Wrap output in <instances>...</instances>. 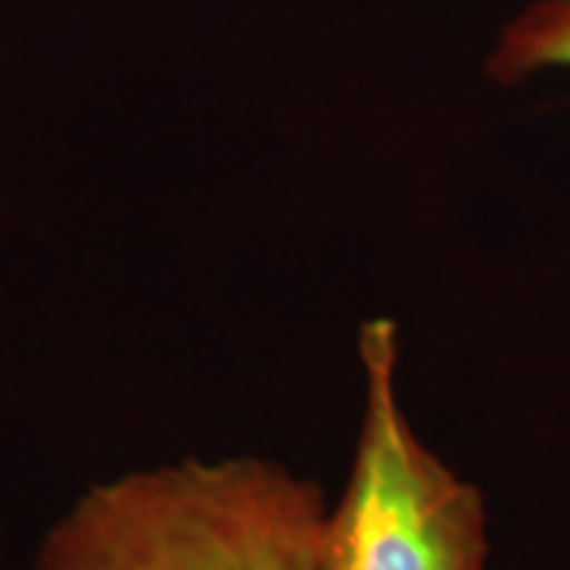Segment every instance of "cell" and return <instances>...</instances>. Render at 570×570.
I'll return each mask as SVG.
<instances>
[{
  "instance_id": "obj_1",
  "label": "cell",
  "mask_w": 570,
  "mask_h": 570,
  "mask_svg": "<svg viewBox=\"0 0 570 570\" xmlns=\"http://www.w3.org/2000/svg\"><path fill=\"white\" fill-rule=\"evenodd\" d=\"M326 510L279 463L184 460L86 491L32 570H324Z\"/></svg>"
},
{
  "instance_id": "obj_2",
  "label": "cell",
  "mask_w": 570,
  "mask_h": 570,
  "mask_svg": "<svg viewBox=\"0 0 570 570\" xmlns=\"http://www.w3.org/2000/svg\"><path fill=\"white\" fill-rule=\"evenodd\" d=\"M365 412L348 485L326 510L324 570H485L482 491L419 441L396 396V324L362 326Z\"/></svg>"
},
{
  "instance_id": "obj_3",
  "label": "cell",
  "mask_w": 570,
  "mask_h": 570,
  "mask_svg": "<svg viewBox=\"0 0 570 570\" xmlns=\"http://www.w3.org/2000/svg\"><path fill=\"white\" fill-rule=\"evenodd\" d=\"M539 70H570V0H535L501 32L489 58L498 82L527 80Z\"/></svg>"
}]
</instances>
